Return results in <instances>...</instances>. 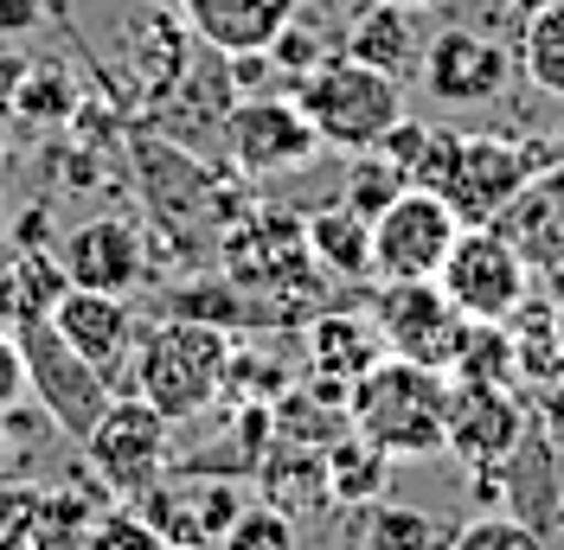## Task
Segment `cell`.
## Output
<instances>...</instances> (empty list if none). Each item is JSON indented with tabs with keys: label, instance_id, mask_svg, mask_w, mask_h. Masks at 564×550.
Here are the masks:
<instances>
[{
	"label": "cell",
	"instance_id": "cell-29",
	"mask_svg": "<svg viewBox=\"0 0 564 550\" xmlns=\"http://www.w3.org/2000/svg\"><path fill=\"white\" fill-rule=\"evenodd\" d=\"M532 416H539V429H545L552 442H564V384H552V391H539V404H532Z\"/></svg>",
	"mask_w": 564,
	"mask_h": 550
},
{
	"label": "cell",
	"instance_id": "cell-19",
	"mask_svg": "<svg viewBox=\"0 0 564 550\" xmlns=\"http://www.w3.org/2000/svg\"><path fill=\"white\" fill-rule=\"evenodd\" d=\"M321 468H327V493L347 499V506H372L391 481V454L379 442H366L359 429H340L321 448Z\"/></svg>",
	"mask_w": 564,
	"mask_h": 550
},
{
	"label": "cell",
	"instance_id": "cell-20",
	"mask_svg": "<svg viewBox=\"0 0 564 550\" xmlns=\"http://www.w3.org/2000/svg\"><path fill=\"white\" fill-rule=\"evenodd\" d=\"M372 359H386L379 327H366V320H340V314H327V320L308 327V372H321V378L352 384Z\"/></svg>",
	"mask_w": 564,
	"mask_h": 550
},
{
	"label": "cell",
	"instance_id": "cell-33",
	"mask_svg": "<svg viewBox=\"0 0 564 550\" xmlns=\"http://www.w3.org/2000/svg\"><path fill=\"white\" fill-rule=\"evenodd\" d=\"M558 518H564V513H558Z\"/></svg>",
	"mask_w": 564,
	"mask_h": 550
},
{
	"label": "cell",
	"instance_id": "cell-30",
	"mask_svg": "<svg viewBox=\"0 0 564 550\" xmlns=\"http://www.w3.org/2000/svg\"><path fill=\"white\" fill-rule=\"evenodd\" d=\"M39 0H0V33H33Z\"/></svg>",
	"mask_w": 564,
	"mask_h": 550
},
{
	"label": "cell",
	"instance_id": "cell-7",
	"mask_svg": "<svg viewBox=\"0 0 564 550\" xmlns=\"http://www.w3.org/2000/svg\"><path fill=\"white\" fill-rule=\"evenodd\" d=\"M462 218L443 193L404 186L379 218H372V275L379 282H436Z\"/></svg>",
	"mask_w": 564,
	"mask_h": 550
},
{
	"label": "cell",
	"instance_id": "cell-14",
	"mask_svg": "<svg viewBox=\"0 0 564 550\" xmlns=\"http://www.w3.org/2000/svg\"><path fill=\"white\" fill-rule=\"evenodd\" d=\"M180 13L218 58H263L282 26L302 13V0H180Z\"/></svg>",
	"mask_w": 564,
	"mask_h": 550
},
{
	"label": "cell",
	"instance_id": "cell-4",
	"mask_svg": "<svg viewBox=\"0 0 564 550\" xmlns=\"http://www.w3.org/2000/svg\"><path fill=\"white\" fill-rule=\"evenodd\" d=\"M289 97L315 122L321 147H347V154L379 147L404 122V84L386 77V70H372V65H359L352 52H334L315 70H302Z\"/></svg>",
	"mask_w": 564,
	"mask_h": 550
},
{
	"label": "cell",
	"instance_id": "cell-26",
	"mask_svg": "<svg viewBox=\"0 0 564 550\" xmlns=\"http://www.w3.org/2000/svg\"><path fill=\"white\" fill-rule=\"evenodd\" d=\"M84 550H174V544L154 531V518H141V513H109V518H97V525H90Z\"/></svg>",
	"mask_w": 564,
	"mask_h": 550
},
{
	"label": "cell",
	"instance_id": "cell-8",
	"mask_svg": "<svg viewBox=\"0 0 564 550\" xmlns=\"http://www.w3.org/2000/svg\"><path fill=\"white\" fill-rule=\"evenodd\" d=\"M372 327H379L386 352L449 372L456 352H462V333H468V314L436 282H386L372 295Z\"/></svg>",
	"mask_w": 564,
	"mask_h": 550
},
{
	"label": "cell",
	"instance_id": "cell-11",
	"mask_svg": "<svg viewBox=\"0 0 564 550\" xmlns=\"http://www.w3.org/2000/svg\"><path fill=\"white\" fill-rule=\"evenodd\" d=\"M225 147H231V161L245 173H289V167H308L321 154V135L315 122L295 109L289 90L276 97H257V103H231L225 116Z\"/></svg>",
	"mask_w": 564,
	"mask_h": 550
},
{
	"label": "cell",
	"instance_id": "cell-9",
	"mask_svg": "<svg viewBox=\"0 0 564 550\" xmlns=\"http://www.w3.org/2000/svg\"><path fill=\"white\" fill-rule=\"evenodd\" d=\"M174 422L154 410L148 397H109V410L97 416V429L84 436L97 474H104L116 493H148V486L167 474V454H174Z\"/></svg>",
	"mask_w": 564,
	"mask_h": 550
},
{
	"label": "cell",
	"instance_id": "cell-16",
	"mask_svg": "<svg viewBox=\"0 0 564 550\" xmlns=\"http://www.w3.org/2000/svg\"><path fill=\"white\" fill-rule=\"evenodd\" d=\"M58 270H65V282H77V288L135 295L141 282H148V250H141V238L129 231V224L97 218V224H84V231H70L65 238Z\"/></svg>",
	"mask_w": 564,
	"mask_h": 550
},
{
	"label": "cell",
	"instance_id": "cell-3",
	"mask_svg": "<svg viewBox=\"0 0 564 550\" xmlns=\"http://www.w3.org/2000/svg\"><path fill=\"white\" fill-rule=\"evenodd\" d=\"M545 167V154H527L513 141L494 135H449V129H430L411 161V186H430L456 206L462 224H494L507 199L527 186L532 173Z\"/></svg>",
	"mask_w": 564,
	"mask_h": 550
},
{
	"label": "cell",
	"instance_id": "cell-27",
	"mask_svg": "<svg viewBox=\"0 0 564 550\" xmlns=\"http://www.w3.org/2000/svg\"><path fill=\"white\" fill-rule=\"evenodd\" d=\"M33 513H39V499L26 486H0V538H7V544L33 525Z\"/></svg>",
	"mask_w": 564,
	"mask_h": 550
},
{
	"label": "cell",
	"instance_id": "cell-18",
	"mask_svg": "<svg viewBox=\"0 0 564 550\" xmlns=\"http://www.w3.org/2000/svg\"><path fill=\"white\" fill-rule=\"evenodd\" d=\"M302 231H308V256L321 270H334L340 282L372 275V218H359L352 206H334V211H315Z\"/></svg>",
	"mask_w": 564,
	"mask_h": 550
},
{
	"label": "cell",
	"instance_id": "cell-24",
	"mask_svg": "<svg viewBox=\"0 0 564 550\" xmlns=\"http://www.w3.org/2000/svg\"><path fill=\"white\" fill-rule=\"evenodd\" d=\"M218 550H295V518L282 506H270V499H257V506H245L225 525Z\"/></svg>",
	"mask_w": 564,
	"mask_h": 550
},
{
	"label": "cell",
	"instance_id": "cell-6",
	"mask_svg": "<svg viewBox=\"0 0 564 550\" xmlns=\"http://www.w3.org/2000/svg\"><path fill=\"white\" fill-rule=\"evenodd\" d=\"M436 288L468 320H513L527 308L532 270H527V256L507 243L500 224H462L449 256H443V270H436Z\"/></svg>",
	"mask_w": 564,
	"mask_h": 550
},
{
	"label": "cell",
	"instance_id": "cell-2",
	"mask_svg": "<svg viewBox=\"0 0 564 550\" xmlns=\"http://www.w3.org/2000/svg\"><path fill=\"white\" fill-rule=\"evenodd\" d=\"M231 327H212V320H186L167 314L148 340L135 345V397H148L167 422H193L218 404V391L231 378Z\"/></svg>",
	"mask_w": 564,
	"mask_h": 550
},
{
	"label": "cell",
	"instance_id": "cell-23",
	"mask_svg": "<svg viewBox=\"0 0 564 550\" xmlns=\"http://www.w3.org/2000/svg\"><path fill=\"white\" fill-rule=\"evenodd\" d=\"M359 544L366 550H436V525L411 506H386L372 499V513L359 525Z\"/></svg>",
	"mask_w": 564,
	"mask_h": 550
},
{
	"label": "cell",
	"instance_id": "cell-28",
	"mask_svg": "<svg viewBox=\"0 0 564 550\" xmlns=\"http://www.w3.org/2000/svg\"><path fill=\"white\" fill-rule=\"evenodd\" d=\"M26 391V359H20V340H0V410Z\"/></svg>",
	"mask_w": 564,
	"mask_h": 550
},
{
	"label": "cell",
	"instance_id": "cell-22",
	"mask_svg": "<svg viewBox=\"0 0 564 550\" xmlns=\"http://www.w3.org/2000/svg\"><path fill=\"white\" fill-rule=\"evenodd\" d=\"M404 186H411V173L398 167L391 154H379V147H359V154H352V167H347V206L359 211V218H379V211H386Z\"/></svg>",
	"mask_w": 564,
	"mask_h": 550
},
{
	"label": "cell",
	"instance_id": "cell-10",
	"mask_svg": "<svg viewBox=\"0 0 564 550\" xmlns=\"http://www.w3.org/2000/svg\"><path fill=\"white\" fill-rule=\"evenodd\" d=\"M417 84H423V97L443 109L494 103L513 84V52L494 45L488 33H475V26H436V33L423 38Z\"/></svg>",
	"mask_w": 564,
	"mask_h": 550
},
{
	"label": "cell",
	"instance_id": "cell-12",
	"mask_svg": "<svg viewBox=\"0 0 564 550\" xmlns=\"http://www.w3.org/2000/svg\"><path fill=\"white\" fill-rule=\"evenodd\" d=\"M527 436V410L513 404L507 384H475L456 378L449 384V448H456L468 468L494 474Z\"/></svg>",
	"mask_w": 564,
	"mask_h": 550
},
{
	"label": "cell",
	"instance_id": "cell-25",
	"mask_svg": "<svg viewBox=\"0 0 564 550\" xmlns=\"http://www.w3.org/2000/svg\"><path fill=\"white\" fill-rule=\"evenodd\" d=\"M443 550H545V531L527 525L520 513H488V518H468Z\"/></svg>",
	"mask_w": 564,
	"mask_h": 550
},
{
	"label": "cell",
	"instance_id": "cell-1",
	"mask_svg": "<svg viewBox=\"0 0 564 550\" xmlns=\"http://www.w3.org/2000/svg\"><path fill=\"white\" fill-rule=\"evenodd\" d=\"M347 422L379 442L391 461H423L449 448V372L417 365V359H372L347 384Z\"/></svg>",
	"mask_w": 564,
	"mask_h": 550
},
{
	"label": "cell",
	"instance_id": "cell-32",
	"mask_svg": "<svg viewBox=\"0 0 564 550\" xmlns=\"http://www.w3.org/2000/svg\"><path fill=\"white\" fill-rule=\"evenodd\" d=\"M398 7H417V13H423V7H436V0H398Z\"/></svg>",
	"mask_w": 564,
	"mask_h": 550
},
{
	"label": "cell",
	"instance_id": "cell-13",
	"mask_svg": "<svg viewBox=\"0 0 564 550\" xmlns=\"http://www.w3.org/2000/svg\"><path fill=\"white\" fill-rule=\"evenodd\" d=\"M545 288H564V167H539L494 218Z\"/></svg>",
	"mask_w": 564,
	"mask_h": 550
},
{
	"label": "cell",
	"instance_id": "cell-21",
	"mask_svg": "<svg viewBox=\"0 0 564 550\" xmlns=\"http://www.w3.org/2000/svg\"><path fill=\"white\" fill-rule=\"evenodd\" d=\"M520 65L545 97H564V0L532 7L527 38H520Z\"/></svg>",
	"mask_w": 564,
	"mask_h": 550
},
{
	"label": "cell",
	"instance_id": "cell-15",
	"mask_svg": "<svg viewBox=\"0 0 564 550\" xmlns=\"http://www.w3.org/2000/svg\"><path fill=\"white\" fill-rule=\"evenodd\" d=\"M52 327L65 333L97 372H116L135 345V314H129V295H104V288H77L65 282V295L52 301Z\"/></svg>",
	"mask_w": 564,
	"mask_h": 550
},
{
	"label": "cell",
	"instance_id": "cell-5",
	"mask_svg": "<svg viewBox=\"0 0 564 550\" xmlns=\"http://www.w3.org/2000/svg\"><path fill=\"white\" fill-rule=\"evenodd\" d=\"M13 340H20V359H26V391L45 404V416L65 429L70 442H84L97 429V416L109 410V397H116L109 378L52 327V314H20Z\"/></svg>",
	"mask_w": 564,
	"mask_h": 550
},
{
	"label": "cell",
	"instance_id": "cell-17",
	"mask_svg": "<svg viewBox=\"0 0 564 550\" xmlns=\"http://www.w3.org/2000/svg\"><path fill=\"white\" fill-rule=\"evenodd\" d=\"M347 52L359 65L386 70L398 84H411L423 65V26H417V7H398V0H372L366 13H352L347 26Z\"/></svg>",
	"mask_w": 564,
	"mask_h": 550
},
{
	"label": "cell",
	"instance_id": "cell-31",
	"mask_svg": "<svg viewBox=\"0 0 564 550\" xmlns=\"http://www.w3.org/2000/svg\"><path fill=\"white\" fill-rule=\"evenodd\" d=\"M552 340H558V359H564V288H558V301H552Z\"/></svg>",
	"mask_w": 564,
	"mask_h": 550
}]
</instances>
